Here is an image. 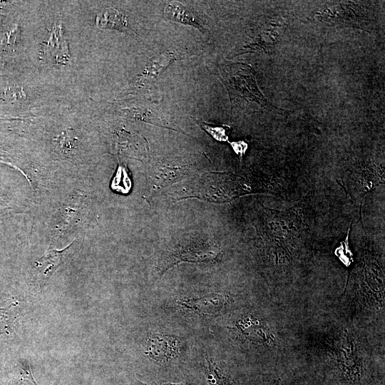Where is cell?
<instances>
[{"label":"cell","mask_w":385,"mask_h":385,"mask_svg":"<svg viewBox=\"0 0 385 385\" xmlns=\"http://www.w3.org/2000/svg\"><path fill=\"white\" fill-rule=\"evenodd\" d=\"M264 235L267 250L270 252L272 264L286 265L297 253L304 226L293 210L277 211L267 210Z\"/></svg>","instance_id":"cell-1"},{"label":"cell","mask_w":385,"mask_h":385,"mask_svg":"<svg viewBox=\"0 0 385 385\" xmlns=\"http://www.w3.org/2000/svg\"><path fill=\"white\" fill-rule=\"evenodd\" d=\"M330 373L340 385H364L365 366L356 345L346 332L337 340L330 361Z\"/></svg>","instance_id":"cell-2"},{"label":"cell","mask_w":385,"mask_h":385,"mask_svg":"<svg viewBox=\"0 0 385 385\" xmlns=\"http://www.w3.org/2000/svg\"><path fill=\"white\" fill-rule=\"evenodd\" d=\"M220 253L219 248L209 244H180L163 253L160 262V269L163 272L179 262L212 260L217 258Z\"/></svg>","instance_id":"cell-3"},{"label":"cell","mask_w":385,"mask_h":385,"mask_svg":"<svg viewBox=\"0 0 385 385\" xmlns=\"http://www.w3.org/2000/svg\"><path fill=\"white\" fill-rule=\"evenodd\" d=\"M233 329L245 341L265 346L276 344L274 336L267 324L253 316L241 318L235 323Z\"/></svg>","instance_id":"cell-4"},{"label":"cell","mask_w":385,"mask_h":385,"mask_svg":"<svg viewBox=\"0 0 385 385\" xmlns=\"http://www.w3.org/2000/svg\"><path fill=\"white\" fill-rule=\"evenodd\" d=\"M40 56L42 61L55 64L69 61L68 43L61 25L50 30L48 39L42 43Z\"/></svg>","instance_id":"cell-5"},{"label":"cell","mask_w":385,"mask_h":385,"mask_svg":"<svg viewBox=\"0 0 385 385\" xmlns=\"http://www.w3.org/2000/svg\"><path fill=\"white\" fill-rule=\"evenodd\" d=\"M178 346L179 341L176 337L154 334L148 339L145 353L153 361L162 364L177 356Z\"/></svg>","instance_id":"cell-6"},{"label":"cell","mask_w":385,"mask_h":385,"mask_svg":"<svg viewBox=\"0 0 385 385\" xmlns=\"http://www.w3.org/2000/svg\"><path fill=\"white\" fill-rule=\"evenodd\" d=\"M230 302L227 294L219 292L207 294L199 298H185L178 304L184 309L201 314H214L220 311Z\"/></svg>","instance_id":"cell-7"},{"label":"cell","mask_w":385,"mask_h":385,"mask_svg":"<svg viewBox=\"0 0 385 385\" xmlns=\"http://www.w3.org/2000/svg\"><path fill=\"white\" fill-rule=\"evenodd\" d=\"M71 245L61 251L49 250L36 262L35 272L38 280L44 282L50 277L63 262L66 255L71 252Z\"/></svg>","instance_id":"cell-8"},{"label":"cell","mask_w":385,"mask_h":385,"mask_svg":"<svg viewBox=\"0 0 385 385\" xmlns=\"http://www.w3.org/2000/svg\"><path fill=\"white\" fill-rule=\"evenodd\" d=\"M176 57L172 52H165L152 59L145 68L135 83L139 86H147L153 83L159 74L172 63Z\"/></svg>","instance_id":"cell-9"},{"label":"cell","mask_w":385,"mask_h":385,"mask_svg":"<svg viewBox=\"0 0 385 385\" xmlns=\"http://www.w3.org/2000/svg\"><path fill=\"white\" fill-rule=\"evenodd\" d=\"M164 15L168 19L180 24L190 25L204 33L205 29L200 19L192 11L178 2H171L164 9Z\"/></svg>","instance_id":"cell-10"},{"label":"cell","mask_w":385,"mask_h":385,"mask_svg":"<svg viewBox=\"0 0 385 385\" xmlns=\"http://www.w3.org/2000/svg\"><path fill=\"white\" fill-rule=\"evenodd\" d=\"M203 371L209 385H233L228 374L211 358H205Z\"/></svg>","instance_id":"cell-11"},{"label":"cell","mask_w":385,"mask_h":385,"mask_svg":"<svg viewBox=\"0 0 385 385\" xmlns=\"http://www.w3.org/2000/svg\"><path fill=\"white\" fill-rule=\"evenodd\" d=\"M98 21L105 28L123 30L127 26L125 15L114 8H108L99 16Z\"/></svg>","instance_id":"cell-12"},{"label":"cell","mask_w":385,"mask_h":385,"mask_svg":"<svg viewBox=\"0 0 385 385\" xmlns=\"http://www.w3.org/2000/svg\"><path fill=\"white\" fill-rule=\"evenodd\" d=\"M201 125L215 140L219 141L227 140L228 128L224 126H212L205 123Z\"/></svg>","instance_id":"cell-13"},{"label":"cell","mask_w":385,"mask_h":385,"mask_svg":"<svg viewBox=\"0 0 385 385\" xmlns=\"http://www.w3.org/2000/svg\"><path fill=\"white\" fill-rule=\"evenodd\" d=\"M231 145L235 153L242 158L247 148V145L243 141L233 142L231 143Z\"/></svg>","instance_id":"cell-14"},{"label":"cell","mask_w":385,"mask_h":385,"mask_svg":"<svg viewBox=\"0 0 385 385\" xmlns=\"http://www.w3.org/2000/svg\"><path fill=\"white\" fill-rule=\"evenodd\" d=\"M145 385H190V384H188V383L175 384V383H170V382H168V383L160 382V383H151L150 384H145Z\"/></svg>","instance_id":"cell-15"},{"label":"cell","mask_w":385,"mask_h":385,"mask_svg":"<svg viewBox=\"0 0 385 385\" xmlns=\"http://www.w3.org/2000/svg\"><path fill=\"white\" fill-rule=\"evenodd\" d=\"M267 385H284V384L280 379H272Z\"/></svg>","instance_id":"cell-16"}]
</instances>
